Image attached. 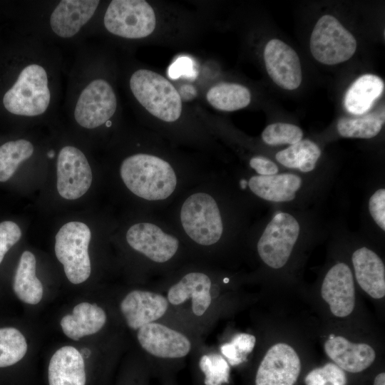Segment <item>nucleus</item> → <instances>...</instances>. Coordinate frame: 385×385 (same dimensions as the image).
I'll list each match as a JSON object with an SVG mask.
<instances>
[{
    "label": "nucleus",
    "instance_id": "obj_8",
    "mask_svg": "<svg viewBox=\"0 0 385 385\" xmlns=\"http://www.w3.org/2000/svg\"><path fill=\"white\" fill-rule=\"evenodd\" d=\"M175 233L158 220L151 219L130 226L125 239L134 250L154 262L164 263L171 260L180 247Z\"/></svg>",
    "mask_w": 385,
    "mask_h": 385
},
{
    "label": "nucleus",
    "instance_id": "obj_7",
    "mask_svg": "<svg viewBox=\"0 0 385 385\" xmlns=\"http://www.w3.org/2000/svg\"><path fill=\"white\" fill-rule=\"evenodd\" d=\"M104 25L111 34L126 38H142L155 29L152 6L144 0H113L104 15Z\"/></svg>",
    "mask_w": 385,
    "mask_h": 385
},
{
    "label": "nucleus",
    "instance_id": "obj_2",
    "mask_svg": "<svg viewBox=\"0 0 385 385\" xmlns=\"http://www.w3.org/2000/svg\"><path fill=\"white\" fill-rule=\"evenodd\" d=\"M178 233L194 243L210 247L219 242L224 232L222 215L211 190L199 188L182 198L175 214Z\"/></svg>",
    "mask_w": 385,
    "mask_h": 385
},
{
    "label": "nucleus",
    "instance_id": "obj_37",
    "mask_svg": "<svg viewBox=\"0 0 385 385\" xmlns=\"http://www.w3.org/2000/svg\"><path fill=\"white\" fill-rule=\"evenodd\" d=\"M250 165L259 175H273L278 172V168L275 163L262 156L252 158Z\"/></svg>",
    "mask_w": 385,
    "mask_h": 385
},
{
    "label": "nucleus",
    "instance_id": "obj_4",
    "mask_svg": "<svg viewBox=\"0 0 385 385\" xmlns=\"http://www.w3.org/2000/svg\"><path fill=\"white\" fill-rule=\"evenodd\" d=\"M50 98L46 71L41 66L31 64L21 71L15 83L4 94L3 103L13 114L35 116L46 111Z\"/></svg>",
    "mask_w": 385,
    "mask_h": 385
},
{
    "label": "nucleus",
    "instance_id": "obj_24",
    "mask_svg": "<svg viewBox=\"0 0 385 385\" xmlns=\"http://www.w3.org/2000/svg\"><path fill=\"white\" fill-rule=\"evenodd\" d=\"M384 83L378 76L364 74L359 77L346 92L344 106L349 113H366L382 94Z\"/></svg>",
    "mask_w": 385,
    "mask_h": 385
},
{
    "label": "nucleus",
    "instance_id": "obj_13",
    "mask_svg": "<svg viewBox=\"0 0 385 385\" xmlns=\"http://www.w3.org/2000/svg\"><path fill=\"white\" fill-rule=\"evenodd\" d=\"M264 60L267 73L277 86L290 91L300 86V61L289 45L277 38L269 41L265 47Z\"/></svg>",
    "mask_w": 385,
    "mask_h": 385
},
{
    "label": "nucleus",
    "instance_id": "obj_19",
    "mask_svg": "<svg viewBox=\"0 0 385 385\" xmlns=\"http://www.w3.org/2000/svg\"><path fill=\"white\" fill-rule=\"evenodd\" d=\"M211 280L202 272H192L186 274L168 292L170 303L178 305L192 299V309L197 316L202 315L211 303Z\"/></svg>",
    "mask_w": 385,
    "mask_h": 385
},
{
    "label": "nucleus",
    "instance_id": "obj_34",
    "mask_svg": "<svg viewBox=\"0 0 385 385\" xmlns=\"http://www.w3.org/2000/svg\"><path fill=\"white\" fill-rule=\"evenodd\" d=\"M306 385H346L344 371L337 364L328 363L311 371L305 377Z\"/></svg>",
    "mask_w": 385,
    "mask_h": 385
},
{
    "label": "nucleus",
    "instance_id": "obj_16",
    "mask_svg": "<svg viewBox=\"0 0 385 385\" xmlns=\"http://www.w3.org/2000/svg\"><path fill=\"white\" fill-rule=\"evenodd\" d=\"M168 307V300L160 294L134 290L123 299L120 310L128 327L139 329L163 316Z\"/></svg>",
    "mask_w": 385,
    "mask_h": 385
},
{
    "label": "nucleus",
    "instance_id": "obj_15",
    "mask_svg": "<svg viewBox=\"0 0 385 385\" xmlns=\"http://www.w3.org/2000/svg\"><path fill=\"white\" fill-rule=\"evenodd\" d=\"M138 339L150 354L161 358H180L188 354L191 344L181 333L158 323L140 327Z\"/></svg>",
    "mask_w": 385,
    "mask_h": 385
},
{
    "label": "nucleus",
    "instance_id": "obj_33",
    "mask_svg": "<svg viewBox=\"0 0 385 385\" xmlns=\"http://www.w3.org/2000/svg\"><path fill=\"white\" fill-rule=\"evenodd\" d=\"M255 342V336L241 333L235 335L231 342L222 345L220 350L229 364L235 366L246 360L247 354L253 350Z\"/></svg>",
    "mask_w": 385,
    "mask_h": 385
},
{
    "label": "nucleus",
    "instance_id": "obj_41",
    "mask_svg": "<svg viewBox=\"0 0 385 385\" xmlns=\"http://www.w3.org/2000/svg\"><path fill=\"white\" fill-rule=\"evenodd\" d=\"M83 356V358H88L91 354L90 349L87 348H83L79 351Z\"/></svg>",
    "mask_w": 385,
    "mask_h": 385
},
{
    "label": "nucleus",
    "instance_id": "obj_43",
    "mask_svg": "<svg viewBox=\"0 0 385 385\" xmlns=\"http://www.w3.org/2000/svg\"><path fill=\"white\" fill-rule=\"evenodd\" d=\"M228 281H229V279H228L227 278H225V279H224V282H227Z\"/></svg>",
    "mask_w": 385,
    "mask_h": 385
},
{
    "label": "nucleus",
    "instance_id": "obj_26",
    "mask_svg": "<svg viewBox=\"0 0 385 385\" xmlns=\"http://www.w3.org/2000/svg\"><path fill=\"white\" fill-rule=\"evenodd\" d=\"M206 98L217 110L235 111L250 104L251 94L248 88L241 84L219 83L208 90Z\"/></svg>",
    "mask_w": 385,
    "mask_h": 385
},
{
    "label": "nucleus",
    "instance_id": "obj_17",
    "mask_svg": "<svg viewBox=\"0 0 385 385\" xmlns=\"http://www.w3.org/2000/svg\"><path fill=\"white\" fill-rule=\"evenodd\" d=\"M99 2L98 0L61 1L50 17L52 30L60 37H72L93 16Z\"/></svg>",
    "mask_w": 385,
    "mask_h": 385
},
{
    "label": "nucleus",
    "instance_id": "obj_22",
    "mask_svg": "<svg viewBox=\"0 0 385 385\" xmlns=\"http://www.w3.org/2000/svg\"><path fill=\"white\" fill-rule=\"evenodd\" d=\"M246 182L247 186L255 195L272 202L292 200L302 185L301 178L291 173L253 175Z\"/></svg>",
    "mask_w": 385,
    "mask_h": 385
},
{
    "label": "nucleus",
    "instance_id": "obj_25",
    "mask_svg": "<svg viewBox=\"0 0 385 385\" xmlns=\"http://www.w3.org/2000/svg\"><path fill=\"white\" fill-rule=\"evenodd\" d=\"M13 288L18 298L25 303L36 304L42 298L43 286L36 276V258L29 251H24L21 256Z\"/></svg>",
    "mask_w": 385,
    "mask_h": 385
},
{
    "label": "nucleus",
    "instance_id": "obj_29",
    "mask_svg": "<svg viewBox=\"0 0 385 385\" xmlns=\"http://www.w3.org/2000/svg\"><path fill=\"white\" fill-rule=\"evenodd\" d=\"M34 153V146L27 140L20 139L0 146V182L9 180L23 161Z\"/></svg>",
    "mask_w": 385,
    "mask_h": 385
},
{
    "label": "nucleus",
    "instance_id": "obj_27",
    "mask_svg": "<svg viewBox=\"0 0 385 385\" xmlns=\"http://www.w3.org/2000/svg\"><path fill=\"white\" fill-rule=\"evenodd\" d=\"M320 155L321 150L316 143L309 140H301L279 151L275 158L287 168L307 173L314 168Z\"/></svg>",
    "mask_w": 385,
    "mask_h": 385
},
{
    "label": "nucleus",
    "instance_id": "obj_20",
    "mask_svg": "<svg viewBox=\"0 0 385 385\" xmlns=\"http://www.w3.org/2000/svg\"><path fill=\"white\" fill-rule=\"evenodd\" d=\"M355 276L361 289L374 299L385 295V267L381 258L372 250L361 247L352 255Z\"/></svg>",
    "mask_w": 385,
    "mask_h": 385
},
{
    "label": "nucleus",
    "instance_id": "obj_10",
    "mask_svg": "<svg viewBox=\"0 0 385 385\" xmlns=\"http://www.w3.org/2000/svg\"><path fill=\"white\" fill-rule=\"evenodd\" d=\"M116 108L117 99L111 85L103 79H96L81 92L74 117L81 126L92 129L106 123Z\"/></svg>",
    "mask_w": 385,
    "mask_h": 385
},
{
    "label": "nucleus",
    "instance_id": "obj_32",
    "mask_svg": "<svg viewBox=\"0 0 385 385\" xmlns=\"http://www.w3.org/2000/svg\"><path fill=\"white\" fill-rule=\"evenodd\" d=\"M199 366L205 375V385H222L228 382L230 366L220 355L212 354L202 356Z\"/></svg>",
    "mask_w": 385,
    "mask_h": 385
},
{
    "label": "nucleus",
    "instance_id": "obj_12",
    "mask_svg": "<svg viewBox=\"0 0 385 385\" xmlns=\"http://www.w3.org/2000/svg\"><path fill=\"white\" fill-rule=\"evenodd\" d=\"M301 371L297 353L289 345L278 343L267 351L255 378V385H294Z\"/></svg>",
    "mask_w": 385,
    "mask_h": 385
},
{
    "label": "nucleus",
    "instance_id": "obj_21",
    "mask_svg": "<svg viewBox=\"0 0 385 385\" xmlns=\"http://www.w3.org/2000/svg\"><path fill=\"white\" fill-rule=\"evenodd\" d=\"M48 375L49 385H85L83 356L73 346L60 348L50 360Z\"/></svg>",
    "mask_w": 385,
    "mask_h": 385
},
{
    "label": "nucleus",
    "instance_id": "obj_31",
    "mask_svg": "<svg viewBox=\"0 0 385 385\" xmlns=\"http://www.w3.org/2000/svg\"><path fill=\"white\" fill-rule=\"evenodd\" d=\"M303 136L301 128L295 125L275 123L267 125L262 133V140L270 145L294 144Z\"/></svg>",
    "mask_w": 385,
    "mask_h": 385
},
{
    "label": "nucleus",
    "instance_id": "obj_14",
    "mask_svg": "<svg viewBox=\"0 0 385 385\" xmlns=\"http://www.w3.org/2000/svg\"><path fill=\"white\" fill-rule=\"evenodd\" d=\"M321 294L336 317H344L352 312L355 305L354 284L352 272L346 264L338 263L328 271Z\"/></svg>",
    "mask_w": 385,
    "mask_h": 385
},
{
    "label": "nucleus",
    "instance_id": "obj_35",
    "mask_svg": "<svg viewBox=\"0 0 385 385\" xmlns=\"http://www.w3.org/2000/svg\"><path fill=\"white\" fill-rule=\"evenodd\" d=\"M21 237V231L17 224L9 220L0 222V263L6 253Z\"/></svg>",
    "mask_w": 385,
    "mask_h": 385
},
{
    "label": "nucleus",
    "instance_id": "obj_18",
    "mask_svg": "<svg viewBox=\"0 0 385 385\" xmlns=\"http://www.w3.org/2000/svg\"><path fill=\"white\" fill-rule=\"evenodd\" d=\"M327 356L342 370L358 373L374 362L376 354L373 348L364 343H351L341 336L330 335L324 344Z\"/></svg>",
    "mask_w": 385,
    "mask_h": 385
},
{
    "label": "nucleus",
    "instance_id": "obj_6",
    "mask_svg": "<svg viewBox=\"0 0 385 385\" xmlns=\"http://www.w3.org/2000/svg\"><path fill=\"white\" fill-rule=\"evenodd\" d=\"M354 36L333 16H322L310 38V51L316 60L335 65L349 60L355 53Z\"/></svg>",
    "mask_w": 385,
    "mask_h": 385
},
{
    "label": "nucleus",
    "instance_id": "obj_40",
    "mask_svg": "<svg viewBox=\"0 0 385 385\" xmlns=\"http://www.w3.org/2000/svg\"><path fill=\"white\" fill-rule=\"evenodd\" d=\"M374 385H385V374L384 373H381L375 377Z\"/></svg>",
    "mask_w": 385,
    "mask_h": 385
},
{
    "label": "nucleus",
    "instance_id": "obj_39",
    "mask_svg": "<svg viewBox=\"0 0 385 385\" xmlns=\"http://www.w3.org/2000/svg\"><path fill=\"white\" fill-rule=\"evenodd\" d=\"M180 88L181 93L179 94L180 96H182L185 99L192 98L195 96V90L191 86L185 85Z\"/></svg>",
    "mask_w": 385,
    "mask_h": 385
},
{
    "label": "nucleus",
    "instance_id": "obj_1",
    "mask_svg": "<svg viewBox=\"0 0 385 385\" xmlns=\"http://www.w3.org/2000/svg\"><path fill=\"white\" fill-rule=\"evenodd\" d=\"M120 176L130 192L151 205L169 202L182 184L181 174L170 162L149 153L125 158L120 166Z\"/></svg>",
    "mask_w": 385,
    "mask_h": 385
},
{
    "label": "nucleus",
    "instance_id": "obj_30",
    "mask_svg": "<svg viewBox=\"0 0 385 385\" xmlns=\"http://www.w3.org/2000/svg\"><path fill=\"white\" fill-rule=\"evenodd\" d=\"M26 351V339L19 330L14 327L0 328V367L17 363Z\"/></svg>",
    "mask_w": 385,
    "mask_h": 385
},
{
    "label": "nucleus",
    "instance_id": "obj_5",
    "mask_svg": "<svg viewBox=\"0 0 385 385\" xmlns=\"http://www.w3.org/2000/svg\"><path fill=\"white\" fill-rule=\"evenodd\" d=\"M91 237L89 227L78 221L66 223L56 235V256L63 265L68 279L73 284L85 282L91 274L88 255Z\"/></svg>",
    "mask_w": 385,
    "mask_h": 385
},
{
    "label": "nucleus",
    "instance_id": "obj_38",
    "mask_svg": "<svg viewBox=\"0 0 385 385\" xmlns=\"http://www.w3.org/2000/svg\"><path fill=\"white\" fill-rule=\"evenodd\" d=\"M192 62L187 57L177 59L169 68V76L172 78H178L182 75L192 76Z\"/></svg>",
    "mask_w": 385,
    "mask_h": 385
},
{
    "label": "nucleus",
    "instance_id": "obj_42",
    "mask_svg": "<svg viewBox=\"0 0 385 385\" xmlns=\"http://www.w3.org/2000/svg\"><path fill=\"white\" fill-rule=\"evenodd\" d=\"M53 155H54V153H53V150H51V151L48 152V157L51 158L53 157Z\"/></svg>",
    "mask_w": 385,
    "mask_h": 385
},
{
    "label": "nucleus",
    "instance_id": "obj_36",
    "mask_svg": "<svg viewBox=\"0 0 385 385\" xmlns=\"http://www.w3.org/2000/svg\"><path fill=\"white\" fill-rule=\"evenodd\" d=\"M369 208L375 222L385 230V190L376 191L369 199Z\"/></svg>",
    "mask_w": 385,
    "mask_h": 385
},
{
    "label": "nucleus",
    "instance_id": "obj_23",
    "mask_svg": "<svg viewBox=\"0 0 385 385\" xmlns=\"http://www.w3.org/2000/svg\"><path fill=\"white\" fill-rule=\"evenodd\" d=\"M106 315L103 309L96 304L81 302L61 320L63 333L73 340L98 332L105 324Z\"/></svg>",
    "mask_w": 385,
    "mask_h": 385
},
{
    "label": "nucleus",
    "instance_id": "obj_28",
    "mask_svg": "<svg viewBox=\"0 0 385 385\" xmlns=\"http://www.w3.org/2000/svg\"><path fill=\"white\" fill-rule=\"evenodd\" d=\"M384 123V110L360 117L342 118L337 128L339 133L346 138H371L381 130Z\"/></svg>",
    "mask_w": 385,
    "mask_h": 385
},
{
    "label": "nucleus",
    "instance_id": "obj_3",
    "mask_svg": "<svg viewBox=\"0 0 385 385\" xmlns=\"http://www.w3.org/2000/svg\"><path fill=\"white\" fill-rule=\"evenodd\" d=\"M130 88L138 101L153 116L168 123L180 117L179 92L158 73L147 69L135 71L130 78Z\"/></svg>",
    "mask_w": 385,
    "mask_h": 385
},
{
    "label": "nucleus",
    "instance_id": "obj_11",
    "mask_svg": "<svg viewBox=\"0 0 385 385\" xmlns=\"http://www.w3.org/2000/svg\"><path fill=\"white\" fill-rule=\"evenodd\" d=\"M57 190L66 200H76L90 188L93 174L85 155L76 147L67 145L57 159Z\"/></svg>",
    "mask_w": 385,
    "mask_h": 385
},
{
    "label": "nucleus",
    "instance_id": "obj_9",
    "mask_svg": "<svg viewBox=\"0 0 385 385\" xmlns=\"http://www.w3.org/2000/svg\"><path fill=\"white\" fill-rule=\"evenodd\" d=\"M299 233V223L292 215L285 212L275 215L257 242V252L262 260L270 267H282L291 255Z\"/></svg>",
    "mask_w": 385,
    "mask_h": 385
}]
</instances>
